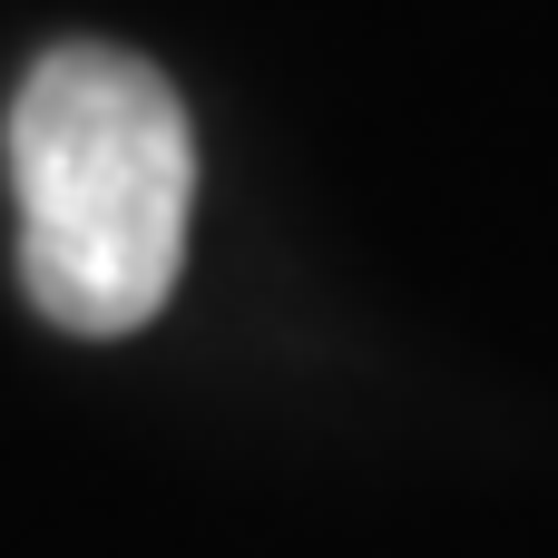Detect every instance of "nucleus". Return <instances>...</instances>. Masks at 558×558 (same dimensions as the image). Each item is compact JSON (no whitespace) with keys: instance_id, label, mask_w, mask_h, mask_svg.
<instances>
[{"instance_id":"1","label":"nucleus","mask_w":558,"mask_h":558,"mask_svg":"<svg viewBox=\"0 0 558 558\" xmlns=\"http://www.w3.org/2000/svg\"><path fill=\"white\" fill-rule=\"evenodd\" d=\"M20 284L59 333H137L186 265L196 137L128 49H49L10 98Z\"/></svg>"}]
</instances>
